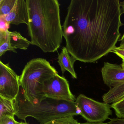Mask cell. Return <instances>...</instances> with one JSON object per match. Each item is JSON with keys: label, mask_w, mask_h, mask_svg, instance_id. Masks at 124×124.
I'll list each match as a JSON object with an SVG mask.
<instances>
[{"label": "cell", "mask_w": 124, "mask_h": 124, "mask_svg": "<svg viewBox=\"0 0 124 124\" xmlns=\"http://www.w3.org/2000/svg\"><path fill=\"white\" fill-rule=\"evenodd\" d=\"M9 30L7 31H0V56L3 55L8 51L16 53L11 45L9 39Z\"/></svg>", "instance_id": "13"}, {"label": "cell", "mask_w": 124, "mask_h": 124, "mask_svg": "<svg viewBox=\"0 0 124 124\" xmlns=\"http://www.w3.org/2000/svg\"><path fill=\"white\" fill-rule=\"evenodd\" d=\"M10 24L6 21L5 16H0V31H7Z\"/></svg>", "instance_id": "18"}, {"label": "cell", "mask_w": 124, "mask_h": 124, "mask_svg": "<svg viewBox=\"0 0 124 124\" xmlns=\"http://www.w3.org/2000/svg\"><path fill=\"white\" fill-rule=\"evenodd\" d=\"M120 7H121V10L122 14H124V1L120 2Z\"/></svg>", "instance_id": "21"}, {"label": "cell", "mask_w": 124, "mask_h": 124, "mask_svg": "<svg viewBox=\"0 0 124 124\" xmlns=\"http://www.w3.org/2000/svg\"><path fill=\"white\" fill-rule=\"evenodd\" d=\"M17 122L14 117L3 116L0 117V124H16Z\"/></svg>", "instance_id": "17"}, {"label": "cell", "mask_w": 124, "mask_h": 124, "mask_svg": "<svg viewBox=\"0 0 124 124\" xmlns=\"http://www.w3.org/2000/svg\"><path fill=\"white\" fill-rule=\"evenodd\" d=\"M43 92L46 97L68 101H75L76 98L72 93L68 80L58 74L44 83Z\"/></svg>", "instance_id": "7"}, {"label": "cell", "mask_w": 124, "mask_h": 124, "mask_svg": "<svg viewBox=\"0 0 124 124\" xmlns=\"http://www.w3.org/2000/svg\"><path fill=\"white\" fill-rule=\"evenodd\" d=\"M101 73L104 83L110 88L124 83V68L121 64L104 62Z\"/></svg>", "instance_id": "8"}, {"label": "cell", "mask_w": 124, "mask_h": 124, "mask_svg": "<svg viewBox=\"0 0 124 124\" xmlns=\"http://www.w3.org/2000/svg\"><path fill=\"white\" fill-rule=\"evenodd\" d=\"M58 74L56 69L45 59L37 58L29 61L20 76V86L25 98L32 104L45 99L44 83Z\"/></svg>", "instance_id": "4"}, {"label": "cell", "mask_w": 124, "mask_h": 124, "mask_svg": "<svg viewBox=\"0 0 124 124\" xmlns=\"http://www.w3.org/2000/svg\"><path fill=\"white\" fill-rule=\"evenodd\" d=\"M75 101L80 109V115L88 122L103 123L112 114L109 104L97 101L83 94H80Z\"/></svg>", "instance_id": "5"}, {"label": "cell", "mask_w": 124, "mask_h": 124, "mask_svg": "<svg viewBox=\"0 0 124 124\" xmlns=\"http://www.w3.org/2000/svg\"><path fill=\"white\" fill-rule=\"evenodd\" d=\"M5 19L10 24L18 26L23 23L28 25L29 15L26 0H16L13 8L9 14L5 16Z\"/></svg>", "instance_id": "9"}, {"label": "cell", "mask_w": 124, "mask_h": 124, "mask_svg": "<svg viewBox=\"0 0 124 124\" xmlns=\"http://www.w3.org/2000/svg\"><path fill=\"white\" fill-rule=\"evenodd\" d=\"M18 118L26 122L28 117L35 118L40 124L54 120L80 115L81 111L75 101H68L46 98L37 104H32L24 97L22 89L15 100Z\"/></svg>", "instance_id": "3"}, {"label": "cell", "mask_w": 124, "mask_h": 124, "mask_svg": "<svg viewBox=\"0 0 124 124\" xmlns=\"http://www.w3.org/2000/svg\"><path fill=\"white\" fill-rule=\"evenodd\" d=\"M20 76L8 64L0 61V96L15 100L20 91Z\"/></svg>", "instance_id": "6"}, {"label": "cell", "mask_w": 124, "mask_h": 124, "mask_svg": "<svg viewBox=\"0 0 124 124\" xmlns=\"http://www.w3.org/2000/svg\"><path fill=\"white\" fill-rule=\"evenodd\" d=\"M16 124H29L26 122H18Z\"/></svg>", "instance_id": "24"}, {"label": "cell", "mask_w": 124, "mask_h": 124, "mask_svg": "<svg viewBox=\"0 0 124 124\" xmlns=\"http://www.w3.org/2000/svg\"><path fill=\"white\" fill-rule=\"evenodd\" d=\"M31 45L44 53L57 51L63 41L60 5L57 0H26Z\"/></svg>", "instance_id": "2"}, {"label": "cell", "mask_w": 124, "mask_h": 124, "mask_svg": "<svg viewBox=\"0 0 124 124\" xmlns=\"http://www.w3.org/2000/svg\"><path fill=\"white\" fill-rule=\"evenodd\" d=\"M111 53L115 54L122 60L124 59V49L120 48L119 47H116L112 51Z\"/></svg>", "instance_id": "20"}, {"label": "cell", "mask_w": 124, "mask_h": 124, "mask_svg": "<svg viewBox=\"0 0 124 124\" xmlns=\"http://www.w3.org/2000/svg\"><path fill=\"white\" fill-rule=\"evenodd\" d=\"M110 108L114 109L117 117L124 119V99L111 104Z\"/></svg>", "instance_id": "15"}, {"label": "cell", "mask_w": 124, "mask_h": 124, "mask_svg": "<svg viewBox=\"0 0 124 124\" xmlns=\"http://www.w3.org/2000/svg\"><path fill=\"white\" fill-rule=\"evenodd\" d=\"M119 47L120 48H122V49H124V45H122L120 46H119Z\"/></svg>", "instance_id": "25"}, {"label": "cell", "mask_w": 124, "mask_h": 124, "mask_svg": "<svg viewBox=\"0 0 124 124\" xmlns=\"http://www.w3.org/2000/svg\"><path fill=\"white\" fill-rule=\"evenodd\" d=\"M16 0H0V16H6L10 13Z\"/></svg>", "instance_id": "14"}, {"label": "cell", "mask_w": 124, "mask_h": 124, "mask_svg": "<svg viewBox=\"0 0 124 124\" xmlns=\"http://www.w3.org/2000/svg\"><path fill=\"white\" fill-rule=\"evenodd\" d=\"M9 36L11 45L15 50L17 49L26 50L31 44V41L16 31H9Z\"/></svg>", "instance_id": "11"}, {"label": "cell", "mask_w": 124, "mask_h": 124, "mask_svg": "<svg viewBox=\"0 0 124 124\" xmlns=\"http://www.w3.org/2000/svg\"><path fill=\"white\" fill-rule=\"evenodd\" d=\"M122 14L119 0H71L62 26L71 56L94 63L116 47Z\"/></svg>", "instance_id": "1"}, {"label": "cell", "mask_w": 124, "mask_h": 124, "mask_svg": "<svg viewBox=\"0 0 124 124\" xmlns=\"http://www.w3.org/2000/svg\"><path fill=\"white\" fill-rule=\"evenodd\" d=\"M76 61L70 54L66 47H63L58 57V61L62 74H63L66 71H67L71 74L73 79H77V76L74 68V64Z\"/></svg>", "instance_id": "10"}, {"label": "cell", "mask_w": 124, "mask_h": 124, "mask_svg": "<svg viewBox=\"0 0 124 124\" xmlns=\"http://www.w3.org/2000/svg\"><path fill=\"white\" fill-rule=\"evenodd\" d=\"M109 122L107 123H101L99 124H124V119L116 118L110 119Z\"/></svg>", "instance_id": "19"}, {"label": "cell", "mask_w": 124, "mask_h": 124, "mask_svg": "<svg viewBox=\"0 0 124 124\" xmlns=\"http://www.w3.org/2000/svg\"><path fill=\"white\" fill-rule=\"evenodd\" d=\"M80 124H99V123H90L87 122L84 123H80Z\"/></svg>", "instance_id": "23"}, {"label": "cell", "mask_w": 124, "mask_h": 124, "mask_svg": "<svg viewBox=\"0 0 124 124\" xmlns=\"http://www.w3.org/2000/svg\"><path fill=\"white\" fill-rule=\"evenodd\" d=\"M119 41L120 42V46L124 45V33L123 34V35L122 36L121 38H120V39L119 40Z\"/></svg>", "instance_id": "22"}, {"label": "cell", "mask_w": 124, "mask_h": 124, "mask_svg": "<svg viewBox=\"0 0 124 124\" xmlns=\"http://www.w3.org/2000/svg\"><path fill=\"white\" fill-rule=\"evenodd\" d=\"M15 100L7 99L0 96V117L3 116H16Z\"/></svg>", "instance_id": "12"}, {"label": "cell", "mask_w": 124, "mask_h": 124, "mask_svg": "<svg viewBox=\"0 0 124 124\" xmlns=\"http://www.w3.org/2000/svg\"><path fill=\"white\" fill-rule=\"evenodd\" d=\"M121 65H122V67L124 68V59L122 60V63Z\"/></svg>", "instance_id": "26"}, {"label": "cell", "mask_w": 124, "mask_h": 124, "mask_svg": "<svg viewBox=\"0 0 124 124\" xmlns=\"http://www.w3.org/2000/svg\"><path fill=\"white\" fill-rule=\"evenodd\" d=\"M45 124H80L74 116H68L54 120Z\"/></svg>", "instance_id": "16"}]
</instances>
